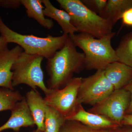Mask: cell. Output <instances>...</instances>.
I'll list each match as a JSON object with an SVG mask.
<instances>
[{
	"label": "cell",
	"mask_w": 132,
	"mask_h": 132,
	"mask_svg": "<svg viewBox=\"0 0 132 132\" xmlns=\"http://www.w3.org/2000/svg\"><path fill=\"white\" fill-rule=\"evenodd\" d=\"M115 52L118 62L132 67V32L122 38Z\"/></svg>",
	"instance_id": "obj_17"
},
{
	"label": "cell",
	"mask_w": 132,
	"mask_h": 132,
	"mask_svg": "<svg viewBox=\"0 0 132 132\" xmlns=\"http://www.w3.org/2000/svg\"><path fill=\"white\" fill-rule=\"evenodd\" d=\"M108 132H132V130H117V131H109Z\"/></svg>",
	"instance_id": "obj_27"
},
{
	"label": "cell",
	"mask_w": 132,
	"mask_h": 132,
	"mask_svg": "<svg viewBox=\"0 0 132 132\" xmlns=\"http://www.w3.org/2000/svg\"><path fill=\"white\" fill-rule=\"evenodd\" d=\"M115 33L97 39L85 33L69 35L76 47L82 50L85 55V68L88 70L105 69L109 64L118 62L115 50L111 45Z\"/></svg>",
	"instance_id": "obj_2"
},
{
	"label": "cell",
	"mask_w": 132,
	"mask_h": 132,
	"mask_svg": "<svg viewBox=\"0 0 132 132\" xmlns=\"http://www.w3.org/2000/svg\"><path fill=\"white\" fill-rule=\"evenodd\" d=\"M105 74L104 69L81 78L78 96V104L94 106L105 100L114 91Z\"/></svg>",
	"instance_id": "obj_6"
},
{
	"label": "cell",
	"mask_w": 132,
	"mask_h": 132,
	"mask_svg": "<svg viewBox=\"0 0 132 132\" xmlns=\"http://www.w3.org/2000/svg\"><path fill=\"white\" fill-rule=\"evenodd\" d=\"M25 98L37 129L44 132L47 105L44 98L37 90L32 89L26 93Z\"/></svg>",
	"instance_id": "obj_13"
},
{
	"label": "cell",
	"mask_w": 132,
	"mask_h": 132,
	"mask_svg": "<svg viewBox=\"0 0 132 132\" xmlns=\"http://www.w3.org/2000/svg\"><path fill=\"white\" fill-rule=\"evenodd\" d=\"M106 130L91 128L82 123L74 121L65 120L60 132H108Z\"/></svg>",
	"instance_id": "obj_20"
},
{
	"label": "cell",
	"mask_w": 132,
	"mask_h": 132,
	"mask_svg": "<svg viewBox=\"0 0 132 132\" xmlns=\"http://www.w3.org/2000/svg\"><path fill=\"white\" fill-rule=\"evenodd\" d=\"M81 1L88 8L99 15L103 12L107 2V0H84Z\"/></svg>",
	"instance_id": "obj_21"
},
{
	"label": "cell",
	"mask_w": 132,
	"mask_h": 132,
	"mask_svg": "<svg viewBox=\"0 0 132 132\" xmlns=\"http://www.w3.org/2000/svg\"><path fill=\"white\" fill-rule=\"evenodd\" d=\"M122 123L124 125L132 126V114H126Z\"/></svg>",
	"instance_id": "obj_26"
},
{
	"label": "cell",
	"mask_w": 132,
	"mask_h": 132,
	"mask_svg": "<svg viewBox=\"0 0 132 132\" xmlns=\"http://www.w3.org/2000/svg\"><path fill=\"white\" fill-rule=\"evenodd\" d=\"M104 72L114 90L124 88L132 80V67L119 62L109 64Z\"/></svg>",
	"instance_id": "obj_12"
},
{
	"label": "cell",
	"mask_w": 132,
	"mask_h": 132,
	"mask_svg": "<svg viewBox=\"0 0 132 132\" xmlns=\"http://www.w3.org/2000/svg\"><path fill=\"white\" fill-rule=\"evenodd\" d=\"M131 7L132 0H108L100 15L108 20L113 26L121 19L123 13Z\"/></svg>",
	"instance_id": "obj_16"
},
{
	"label": "cell",
	"mask_w": 132,
	"mask_h": 132,
	"mask_svg": "<svg viewBox=\"0 0 132 132\" xmlns=\"http://www.w3.org/2000/svg\"><path fill=\"white\" fill-rule=\"evenodd\" d=\"M23 52L17 45L11 50L7 48L0 55V87L14 90L12 85V66Z\"/></svg>",
	"instance_id": "obj_11"
},
{
	"label": "cell",
	"mask_w": 132,
	"mask_h": 132,
	"mask_svg": "<svg viewBox=\"0 0 132 132\" xmlns=\"http://www.w3.org/2000/svg\"><path fill=\"white\" fill-rule=\"evenodd\" d=\"M131 95L126 88L114 90L109 96L88 111L103 116L119 125L130 105Z\"/></svg>",
	"instance_id": "obj_8"
},
{
	"label": "cell",
	"mask_w": 132,
	"mask_h": 132,
	"mask_svg": "<svg viewBox=\"0 0 132 132\" xmlns=\"http://www.w3.org/2000/svg\"><path fill=\"white\" fill-rule=\"evenodd\" d=\"M8 44V43L6 42L4 38L0 36V55L8 48L7 47Z\"/></svg>",
	"instance_id": "obj_25"
},
{
	"label": "cell",
	"mask_w": 132,
	"mask_h": 132,
	"mask_svg": "<svg viewBox=\"0 0 132 132\" xmlns=\"http://www.w3.org/2000/svg\"><path fill=\"white\" fill-rule=\"evenodd\" d=\"M60 7L70 15L72 24L80 33L100 39L112 34L113 26L88 8L80 0H57Z\"/></svg>",
	"instance_id": "obj_3"
},
{
	"label": "cell",
	"mask_w": 132,
	"mask_h": 132,
	"mask_svg": "<svg viewBox=\"0 0 132 132\" xmlns=\"http://www.w3.org/2000/svg\"><path fill=\"white\" fill-rule=\"evenodd\" d=\"M42 2L45 6L43 12L45 16L56 21L61 28L64 34L73 35L78 32L72 24L71 16L65 10L57 8L49 0H42Z\"/></svg>",
	"instance_id": "obj_14"
},
{
	"label": "cell",
	"mask_w": 132,
	"mask_h": 132,
	"mask_svg": "<svg viewBox=\"0 0 132 132\" xmlns=\"http://www.w3.org/2000/svg\"><path fill=\"white\" fill-rule=\"evenodd\" d=\"M21 5V0H0V7L5 8L16 9Z\"/></svg>",
	"instance_id": "obj_22"
},
{
	"label": "cell",
	"mask_w": 132,
	"mask_h": 132,
	"mask_svg": "<svg viewBox=\"0 0 132 132\" xmlns=\"http://www.w3.org/2000/svg\"><path fill=\"white\" fill-rule=\"evenodd\" d=\"M31 132H44L42 131H40V130H38V129H36V130H34V131H32Z\"/></svg>",
	"instance_id": "obj_28"
},
{
	"label": "cell",
	"mask_w": 132,
	"mask_h": 132,
	"mask_svg": "<svg viewBox=\"0 0 132 132\" xmlns=\"http://www.w3.org/2000/svg\"><path fill=\"white\" fill-rule=\"evenodd\" d=\"M24 97L18 90L0 87V112L11 111Z\"/></svg>",
	"instance_id": "obj_18"
},
{
	"label": "cell",
	"mask_w": 132,
	"mask_h": 132,
	"mask_svg": "<svg viewBox=\"0 0 132 132\" xmlns=\"http://www.w3.org/2000/svg\"><path fill=\"white\" fill-rule=\"evenodd\" d=\"M46 70L49 76L47 87L60 89L85 68V55L77 51L69 36L64 46L47 60Z\"/></svg>",
	"instance_id": "obj_1"
},
{
	"label": "cell",
	"mask_w": 132,
	"mask_h": 132,
	"mask_svg": "<svg viewBox=\"0 0 132 132\" xmlns=\"http://www.w3.org/2000/svg\"><path fill=\"white\" fill-rule=\"evenodd\" d=\"M11 112L8 120L0 127V132L7 129L18 132L22 127H33L35 125L25 97L15 105Z\"/></svg>",
	"instance_id": "obj_10"
},
{
	"label": "cell",
	"mask_w": 132,
	"mask_h": 132,
	"mask_svg": "<svg viewBox=\"0 0 132 132\" xmlns=\"http://www.w3.org/2000/svg\"><path fill=\"white\" fill-rule=\"evenodd\" d=\"M125 88L130 92L131 95V101H130V105L126 112L128 113V114H132V80L126 87H125Z\"/></svg>",
	"instance_id": "obj_24"
},
{
	"label": "cell",
	"mask_w": 132,
	"mask_h": 132,
	"mask_svg": "<svg viewBox=\"0 0 132 132\" xmlns=\"http://www.w3.org/2000/svg\"><path fill=\"white\" fill-rule=\"evenodd\" d=\"M82 78H73L64 87L50 89L44 100L48 106L57 111L65 119L70 115L79 104L78 96Z\"/></svg>",
	"instance_id": "obj_7"
},
{
	"label": "cell",
	"mask_w": 132,
	"mask_h": 132,
	"mask_svg": "<svg viewBox=\"0 0 132 132\" xmlns=\"http://www.w3.org/2000/svg\"><path fill=\"white\" fill-rule=\"evenodd\" d=\"M65 120L64 117L57 111L47 106L44 132H60Z\"/></svg>",
	"instance_id": "obj_19"
},
{
	"label": "cell",
	"mask_w": 132,
	"mask_h": 132,
	"mask_svg": "<svg viewBox=\"0 0 132 132\" xmlns=\"http://www.w3.org/2000/svg\"><path fill=\"white\" fill-rule=\"evenodd\" d=\"M65 120L78 121L88 127L99 130L115 128L119 126L105 116L86 111L81 104Z\"/></svg>",
	"instance_id": "obj_9"
},
{
	"label": "cell",
	"mask_w": 132,
	"mask_h": 132,
	"mask_svg": "<svg viewBox=\"0 0 132 132\" xmlns=\"http://www.w3.org/2000/svg\"><path fill=\"white\" fill-rule=\"evenodd\" d=\"M21 5L26 10L27 16L34 19L44 28L50 29L54 23L51 19H47L44 14L42 0H21Z\"/></svg>",
	"instance_id": "obj_15"
},
{
	"label": "cell",
	"mask_w": 132,
	"mask_h": 132,
	"mask_svg": "<svg viewBox=\"0 0 132 132\" xmlns=\"http://www.w3.org/2000/svg\"><path fill=\"white\" fill-rule=\"evenodd\" d=\"M121 19L123 25L132 26V7L126 10L121 15Z\"/></svg>",
	"instance_id": "obj_23"
},
{
	"label": "cell",
	"mask_w": 132,
	"mask_h": 132,
	"mask_svg": "<svg viewBox=\"0 0 132 132\" xmlns=\"http://www.w3.org/2000/svg\"><path fill=\"white\" fill-rule=\"evenodd\" d=\"M43 58L37 55L28 54L23 51L12 66V85L14 87L21 84L28 85L32 90L37 91L39 88L47 94L50 89L44 82L42 68Z\"/></svg>",
	"instance_id": "obj_5"
},
{
	"label": "cell",
	"mask_w": 132,
	"mask_h": 132,
	"mask_svg": "<svg viewBox=\"0 0 132 132\" xmlns=\"http://www.w3.org/2000/svg\"><path fill=\"white\" fill-rule=\"evenodd\" d=\"M0 34L7 43H14L20 46L28 54L37 55L48 60L61 49L69 35L63 34L61 36L38 37L31 35L19 34L6 25L0 16Z\"/></svg>",
	"instance_id": "obj_4"
}]
</instances>
